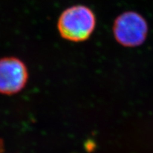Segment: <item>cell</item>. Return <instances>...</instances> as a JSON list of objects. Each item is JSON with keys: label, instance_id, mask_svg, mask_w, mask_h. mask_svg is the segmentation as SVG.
Masks as SVG:
<instances>
[{"label": "cell", "instance_id": "cell-1", "mask_svg": "<svg viewBox=\"0 0 153 153\" xmlns=\"http://www.w3.org/2000/svg\"><path fill=\"white\" fill-rule=\"evenodd\" d=\"M96 16L91 9L84 5L69 7L62 12L57 21L61 37L72 42L89 38L96 27Z\"/></svg>", "mask_w": 153, "mask_h": 153}, {"label": "cell", "instance_id": "cell-2", "mask_svg": "<svg viewBox=\"0 0 153 153\" xmlns=\"http://www.w3.org/2000/svg\"><path fill=\"white\" fill-rule=\"evenodd\" d=\"M115 39L125 47H137L146 40L148 26L145 19L135 11H126L115 20L113 27Z\"/></svg>", "mask_w": 153, "mask_h": 153}, {"label": "cell", "instance_id": "cell-3", "mask_svg": "<svg viewBox=\"0 0 153 153\" xmlns=\"http://www.w3.org/2000/svg\"><path fill=\"white\" fill-rule=\"evenodd\" d=\"M27 81V68L22 60L14 57L0 59V93L7 95L18 93Z\"/></svg>", "mask_w": 153, "mask_h": 153}]
</instances>
